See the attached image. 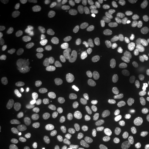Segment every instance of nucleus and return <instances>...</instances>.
I'll return each mask as SVG.
<instances>
[{
  "label": "nucleus",
  "instance_id": "f257e3e1",
  "mask_svg": "<svg viewBox=\"0 0 149 149\" xmlns=\"http://www.w3.org/2000/svg\"><path fill=\"white\" fill-rule=\"evenodd\" d=\"M80 55L81 49L79 45L71 42H63L51 49L48 55V62L54 71H63L76 63Z\"/></svg>",
  "mask_w": 149,
  "mask_h": 149
},
{
  "label": "nucleus",
  "instance_id": "f03ea898",
  "mask_svg": "<svg viewBox=\"0 0 149 149\" xmlns=\"http://www.w3.org/2000/svg\"><path fill=\"white\" fill-rule=\"evenodd\" d=\"M92 136V128L85 122H75L71 124L63 133V143L70 148L79 147L87 141Z\"/></svg>",
  "mask_w": 149,
  "mask_h": 149
},
{
  "label": "nucleus",
  "instance_id": "7ed1b4c3",
  "mask_svg": "<svg viewBox=\"0 0 149 149\" xmlns=\"http://www.w3.org/2000/svg\"><path fill=\"white\" fill-rule=\"evenodd\" d=\"M55 118L51 109L43 108L36 114L28 125V133L32 136H41L51 130L53 127Z\"/></svg>",
  "mask_w": 149,
  "mask_h": 149
},
{
  "label": "nucleus",
  "instance_id": "20e7f679",
  "mask_svg": "<svg viewBox=\"0 0 149 149\" xmlns=\"http://www.w3.org/2000/svg\"><path fill=\"white\" fill-rule=\"evenodd\" d=\"M129 39L137 48L149 47V21H143L129 30Z\"/></svg>",
  "mask_w": 149,
  "mask_h": 149
},
{
  "label": "nucleus",
  "instance_id": "39448f33",
  "mask_svg": "<svg viewBox=\"0 0 149 149\" xmlns=\"http://www.w3.org/2000/svg\"><path fill=\"white\" fill-rule=\"evenodd\" d=\"M80 26V16L76 12H71L63 18L59 27V33L63 38H72L74 37L77 32Z\"/></svg>",
  "mask_w": 149,
  "mask_h": 149
},
{
  "label": "nucleus",
  "instance_id": "423d86ee",
  "mask_svg": "<svg viewBox=\"0 0 149 149\" xmlns=\"http://www.w3.org/2000/svg\"><path fill=\"white\" fill-rule=\"evenodd\" d=\"M2 5L17 16H26L29 12H31V10L34 8L36 1L34 0H22V1L21 0L19 1L18 0H13V1L6 0V1H2Z\"/></svg>",
  "mask_w": 149,
  "mask_h": 149
},
{
  "label": "nucleus",
  "instance_id": "0eeeda50",
  "mask_svg": "<svg viewBox=\"0 0 149 149\" xmlns=\"http://www.w3.org/2000/svg\"><path fill=\"white\" fill-rule=\"evenodd\" d=\"M21 107L16 104L1 103V105H0V123H1V125L15 122L21 116Z\"/></svg>",
  "mask_w": 149,
  "mask_h": 149
},
{
  "label": "nucleus",
  "instance_id": "6e6552de",
  "mask_svg": "<svg viewBox=\"0 0 149 149\" xmlns=\"http://www.w3.org/2000/svg\"><path fill=\"white\" fill-rule=\"evenodd\" d=\"M115 8L120 10H128L134 12H146L149 9V2L146 0H115L113 1Z\"/></svg>",
  "mask_w": 149,
  "mask_h": 149
},
{
  "label": "nucleus",
  "instance_id": "1a4fd4ad",
  "mask_svg": "<svg viewBox=\"0 0 149 149\" xmlns=\"http://www.w3.org/2000/svg\"><path fill=\"white\" fill-rule=\"evenodd\" d=\"M109 113L123 122H128L135 116V109L132 105L124 102H114L109 105Z\"/></svg>",
  "mask_w": 149,
  "mask_h": 149
},
{
  "label": "nucleus",
  "instance_id": "9d476101",
  "mask_svg": "<svg viewBox=\"0 0 149 149\" xmlns=\"http://www.w3.org/2000/svg\"><path fill=\"white\" fill-rule=\"evenodd\" d=\"M124 124H125V122L120 120L115 115H113L112 113H108V114L104 115L102 117L101 122H100V126L106 133L116 134L117 135L123 128Z\"/></svg>",
  "mask_w": 149,
  "mask_h": 149
},
{
  "label": "nucleus",
  "instance_id": "9b49d317",
  "mask_svg": "<svg viewBox=\"0 0 149 149\" xmlns=\"http://www.w3.org/2000/svg\"><path fill=\"white\" fill-rule=\"evenodd\" d=\"M81 6L83 10L91 16H98L106 10L109 6L107 0H81Z\"/></svg>",
  "mask_w": 149,
  "mask_h": 149
},
{
  "label": "nucleus",
  "instance_id": "f8f14e48",
  "mask_svg": "<svg viewBox=\"0 0 149 149\" xmlns=\"http://www.w3.org/2000/svg\"><path fill=\"white\" fill-rule=\"evenodd\" d=\"M116 139L123 144H133L136 139V133H135L133 125L129 122L125 123L123 128L120 129V132L116 135Z\"/></svg>",
  "mask_w": 149,
  "mask_h": 149
},
{
  "label": "nucleus",
  "instance_id": "ddd939ff",
  "mask_svg": "<svg viewBox=\"0 0 149 149\" xmlns=\"http://www.w3.org/2000/svg\"><path fill=\"white\" fill-rule=\"evenodd\" d=\"M12 143V137L8 130L5 128L0 129V149H8Z\"/></svg>",
  "mask_w": 149,
  "mask_h": 149
},
{
  "label": "nucleus",
  "instance_id": "4468645a",
  "mask_svg": "<svg viewBox=\"0 0 149 149\" xmlns=\"http://www.w3.org/2000/svg\"><path fill=\"white\" fill-rule=\"evenodd\" d=\"M91 149H123L119 146L113 144H97L95 146H93Z\"/></svg>",
  "mask_w": 149,
  "mask_h": 149
}]
</instances>
